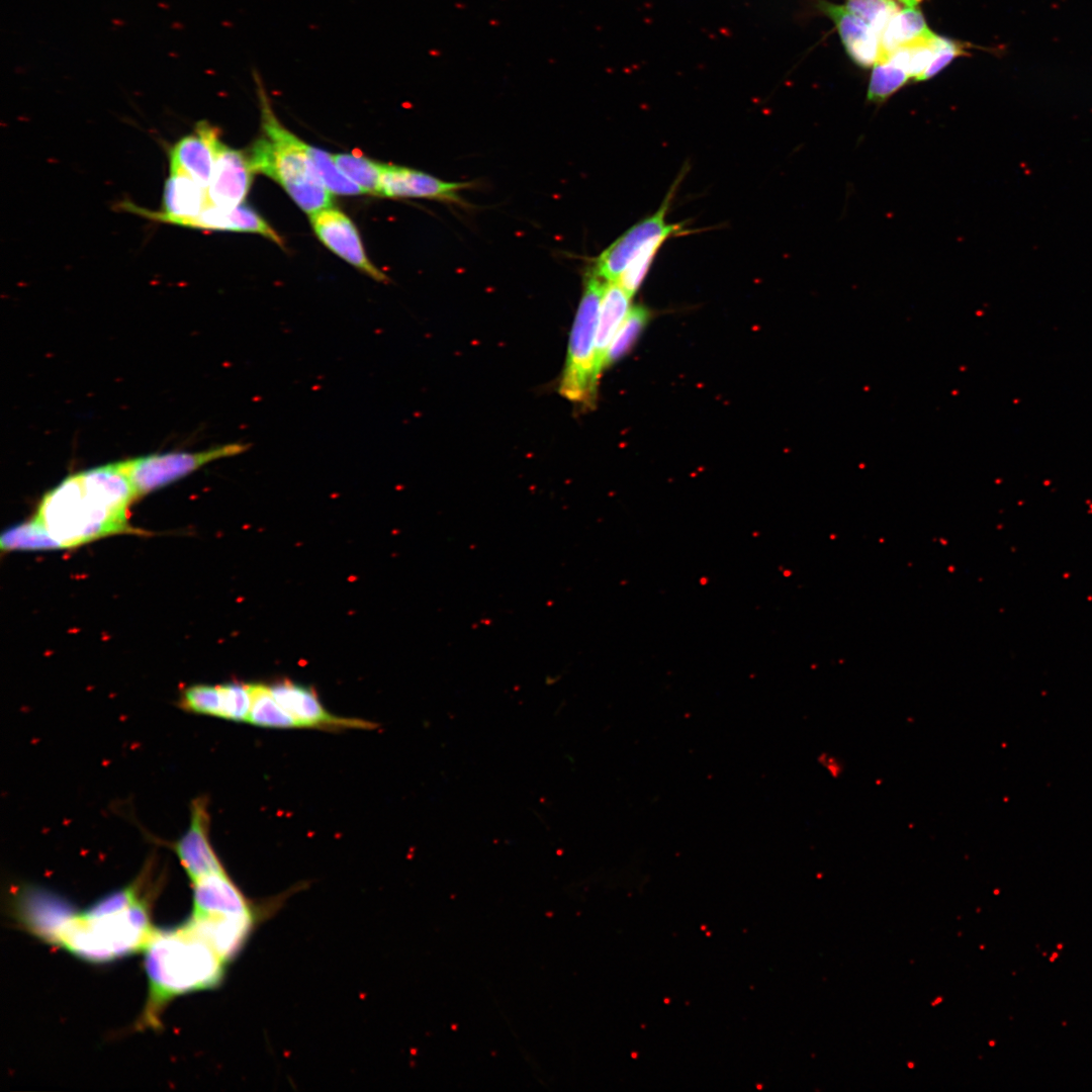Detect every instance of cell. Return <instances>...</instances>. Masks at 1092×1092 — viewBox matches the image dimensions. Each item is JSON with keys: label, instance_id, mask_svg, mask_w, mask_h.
<instances>
[{"label": "cell", "instance_id": "cell-5", "mask_svg": "<svg viewBox=\"0 0 1092 1092\" xmlns=\"http://www.w3.org/2000/svg\"><path fill=\"white\" fill-rule=\"evenodd\" d=\"M606 284L590 270L573 323L560 384V393L572 401L588 403L595 397L599 379L595 370V347Z\"/></svg>", "mask_w": 1092, "mask_h": 1092}, {"label": "cell", "instance_id": "cell-16", "mask_svg": "<svg viewBox=\"0 0 1092 1092\" xmlns=\"http://www.w3.org/2000/svg\"><path fill=\"white\" fill-rule=\"evenodd\" d=\"M467 184L447 182L421 171L382 164L381 196L456 200Z\"/></svg>", "mask_w": 1092, "mask_h": 1092}, {"label": "cell", "instance_id": "cell-24", "mask_svg": "<svg viewBox=\"0 0 1092 1092\" xmlns=\"http://www.w3.org/2000/svg\"><path fill=\"white\" fill-rule=\"evenodd\" d=\"M306 151L321 180L331 193L341 195L365 194L359 185L353 182L338 168L332 155L317 148L310 147L307 144Z\"/></svg>", "mask_w": 1092, "mask_h": 1092}, {"label": "cell", "instance_id": "cell-1", "mask_svg": "<svg viewBox=\"0 0 1092 1092\" xmlns=\"http://www.w3.org/2000/svg\"><path fill=\"white\" fill-rule=\"evenodd\" d=\"M119 462L71 474L41 498L34 517L64 549L110 535L139 533L128 523L136 500Z\"/></svg>", "mask_w": 1092, "mask_h": 1092}, {"label": "cell", "instance_id": "cell-23", "mask_svg": "<svg viewBox=\"0 0 1092 1092\" xmlns=\"http://www.w3.org/2000/svg\"><path fill=\"white\" fill-rule=\"evenodd\" d=\"M332 158L338 168L365 193L381 196L382 164L353 154H336Z\"/></svg>", "mask_w": 1092, "mask_h": 1092}, {"label": "cell", "instance_id": "cell-18", "mask_svg": "<svg viewBox=\"0 0 1092 1092\" xmlns=\"http://www.w3.org/2000/svg\"><path fill=\"white\" fill-rule=\"evenodd\" d=\"M184 226L200 230L255 233L273 241L280 247L284 246L279 235L254 209L244 203L232 208L209 204L198 216L187 221Z\"/></svg>", "mask_w": 1092, "mask_h": 1092}, {"label": "cell", "instance_id": "cell-27", "mask_svg": "<svg viewBox=\"0 0 1092 1092\" xmlns=\"http://www.w3.org/2000/svg\"><path fill=\"white\" fill-rule=\"evenodd\" d=\"M648 317V310L643 306H635L630 309L606 353L604 368L617 361L630 350L644 329Z\"/></svg>", "mask_w": 1092, "mask_h": 1092}, {"label": "cell", "instance_id": "cell-31", "mask_svg": "<svg viewBox=\"0 0 1092 1092\" xmlns=\"http://www.w3.org/2000/svg\"><path fill=\"white\" fill-rule=\"evenodd\" d=\"M905 7H916L922 0H899Z\"/></svg>", "mask_w": 1092, "mask_h": 1092}, {"label": "cell", "instance_id": "cell-22", "mask_svg": "<svg viewBox=\"0 0 1092 1092\" xmlns=\"http://www.w3.org/2000/svg\"><path fill=\"white\" fill-rule=\"evenodd\" d=\"M252 704L249 723L264 728H299L293 717L274 698L270 686L250 684Z\"/></svg>", "mask_w": 1092, "mask_h": 1092}, {"label": "cell", "instance_id": "cell-17", "mask_svg": "<svg viewBox=\"0 0 1092 1092\" xmlns=\"http://www.w3.org/2000/svg\"><path fill=\"white\" fill-rule=\"evenodd\" d=\"M192 884L194 914L237 915L257 909L226 872L206 875Z\"/></svg>", "mask_w": 1092, "mask_h": 1092}, {"label": "cell", "instance_id": "cell-21", "mask_svg": "<svg viewBox=\"0 0 1092 1092\" xmlns=\"http://www.w3.org/2000/svg\"><path fill=\"white\" fill-rule=\"evenodd\" d=\"M2 551L60 550L63 546L35 518L7 528L0 537Z\"/></svg>", "mask_w": 1092, "mask_h": 1092}, {"label": "cell", "instance_id": "cell-7", "mask_svg": "<svg viewBox=\"0 0 1092 1092\" xmlns=\"http://www.w3.org/2000/svg\"><path fill=\"white\" fill-rule=\"evenodd\" d=\"M678 181L674 182L653 214L632 225L597 258L592 269L596 275L606 282L617 281L650 240L663 234L681 236L689 233L680 223H667L665 220Z\"/></svg>", "mask_w": 1092, "mask_h": 1092}, {"label": "cell", "instance_id": "cell-26", "mask_svg": "<svg viewBox=\"0 0 1092 1092\" xmlns=\"http://www.w3.org/2000/svg\"><path fill=\"white\" fill-rule=\"evenodd\" d=\"M672 237L676 236L673 234H663L650 240L634 257L626 270L617 280L619 284L631 296L638 290V288L643 283L660 248L668 239Z\"/></svg>", "mask_w": 1092, "mask_h": 1092}, {"label": "cell", "instance_id": "cell-10", "mask_svg": "<svg viewBox=\"0 0 1092 1092\" xmlns=\"http://www.w3.org/2000/svg\"><path fill=\"white\" fill-rule=\"evenodd\" d=\"M271 692L281 707L289 713L299 728L371 729L374 724L354 718L339 717L329 712L320 701L315 692L291 680H281L270 686Z\"/></svg>", "mask_w": 1092, "mask_h": 1092}, {"label": "cell", "instance_id": "cell-2", "mask_svg": "<svg viewBox=\"0 0 1092 1092\" xmlns=\"http://www.w3.org/2000/svg\"><path fill=\"white\" fill-rule=\"evenodd\" d=\"M140 885L113 892L82 913L68 905L49 941L92 962L145 948L154 930Z\"/></svg>", "mask_w": 1092, "mask_h": 1092}, {"label": "cell", "instance_id": "cell-4", "mask_svg": "<svg viewBox=\"0 0 1092 1092\" xmlns=\"http://www.w3.org/2000/svg\"><path fill=\"white\" fill-rule=\"evenodd\" d=\"M263 134L248 152L253 172L277 182L308 215L332 207V193L321 180L306 144L284 127L274 113L261 76L253 73Z\"/></svg>", "mask_w": 1092, "mask_h": 1092}, {"label": "cell", "instance_id": "cell-6", "mask_svg": "<svg viewBox=\"0 0 1092 1092\" xmlns=\"http://www.w3.org/2000/svg\"><path fill=\"white\" fill-rule=\"evenodd\" d=\"M250 449L249 443H228L196 452L154 453L118 461L128 477L136 498L189 475L217 459L237 456Z\"/></svg>", "mask_w": 1092, "mask_h": 1092}, {"label": "cell", "instance_id": "cell-15", "mask_svg": "<svg viewBox=\"0 0 1092 1092\" xmlns=\"http://www.w3.org/2000/svg\"><path fill=\"white\" fill-rule=\"evenodd\" d=\"M815 7L835 24L847 55L856 65H875L881 55V39L869 24L844 5L817 0Z\"/></svg>", "mask_w": 1092, "mask_h": 1092}, {"label": "cell", "instance_id": "cell-29", "mask_svg": "<svg viewBox=\"0 0 1092 1092\" xmlns=\"http://www.w3.org/2000/svg\"><path fill=\"white\" fill-rule=\"evenodd\" d=\"M221 692V718L247 722L251 710L250 684L228 682L219 685Z\"/></svg>", "mask_w": 1092, "mask_h": 1092}, {"label": "cell", "instance_id": "cell-13", "mask_svg": "<svg viewBox=\"0 0 1092 1092\" xmlns=\"http://www.w3.org/2000/svg\"><path fill=\"white\" fill-rule=\"evenodd\" d=\"M218 128L206 120L198 121L192 133L177 141L170 149V173L185 174L207 189L220 140Z\"/></svg>", "mask_w": 1092, "mask_h": 1092}, {"label": "cell", "instance_id": "cell-8", "mask_svg": "<svg viewBox=\"0 0 1092 1092\" xmlns=\"http://www.w3.org/2000/svg\"><path fill=\"white\" fill-rule=\"evenodd\" d=\"M173 850L191 882L206 875L225 872L210 842V814L205 797L192 801L189 825L173 843Z\"/></svg>", "mask_w": 1092, "mask_h": 1092}, {"label": "cell", "instance_id": "cell-11", "mask_svg": "<svg viewBox=\"0 0 1092 1092\" xmlns=\"http://www.w3.org/2000/svg\"><path fill=\"white\" fill-rule=\"evenodd\" d=\"M253 173L248 155L219 140L207 187L210 204L223 208L241 204L250 190Z\"/></svg>", "mask_w": 1092, "mask_h": 1092}, {"label": "cell", "instance_id": "cell-12", "mask_svg": "<svg viewBox=\"0 0 1092 1092\" xmlns=\"http://www.w3.org/2000/svg\"><path fill=\"white\" fill-rule=\"evenodd\" d=\"M209 204L206 188L185 174L170 173L163 191V211L153 212L130 202L123 203V208L154 220L184 226Z\"/></svg>", "mask_w": 1092, "mask_h": 1092}, {"label": "cell", "instance_id": "cell-28", "mask_svg": "<svg viewBox=\"0 0 1092 1092\" xmlns=\"http://www.w3.org/2000/svg\"><path fill=\"white\" fill-rule=\"evenodd\" d=\"M844 6L869 24L880 39L889 20L899 10L893 0H845Z\"/></svg>", "mask_w": 1092, "mask_h": 1092}, {"label": "cell", "instance_id": "cell-30", "mask_svg": "<svg viewBox=\"0 0 1092 1092\" xmlns=\"http://www.w3.org/2000/svg\"><path fill=\"white\" fill-rule=\"evenodd\" d=\"M965 48L962 42L952 40L946 37H941L940 43L931 60L929 66L919 79V81L928 80L946 66H948L956 58L966 55Z\"/></svg>", "mask_w": 1092, "mask_h": 1092}, {"label": "cell", "instance_id": "cell-25", "mask_svg": "<svg viewBox=\"0 0 1092 1092\" xmlns=\"http://www.w3.org/2000/svg\"><path fill=\"white\" fill-rule=\"evenodd\" d=\"M909 79V75L901 67L889 59H881L873 66L867 97L872 102H883Z\"/></svg>", "mask_w": 1092, "mask_h": 1092}, {"label": "cell", "instance_id": "cell-19", "mask_svg": "<svg viewBox=\"0 0 1092 1092\" xmlns=\"http://www.w3.org/2000/svg\"><path fill=\"white\" fill-rule=\"evenodd\" d=\"M631 297L618 281L607 282L601 302L595 347V370L598 378L604 369L606 353L631 309Z\"/></svg>", "mask_w": 1092, "mask_h": 1092}, {"label": "cell", "instance_id": "cell-9", "mask_svg": "<svg viewBox=\"0 0 1092 1092\" xmlns=\"http://www.w3.org/2000/svg\"><path fill=\"white\" fill-rule=\"evenodd\" d=\"M308 216L315 235L332 252L372 279L389 281L368 259L355 224L344 212L329 207Z\"/></svg>", "mask_w": 1092, "mask_h": 1092}, {"label": "cell", "instance_id": "cell-3", "mask_svg": "<svg viewBox=\"0 0 1092 1092\" xmlns=\"http://www.w3.org/2000/svg\"><path fill=\"white\" fill-rule=\"evenodd\" d=\"M145 949L150 982L147 1021L154 1023L171 997L216 987L223 978L226 963L188 923L154 931Z\"/></svg>", "mask_w": 1092, "mask_h": 1092}, {"label": "cell", "instance_id": "cell-14", "mask_svg": "<svg viewBox=\"0 0 1092 1092\" xmlns=\"http://www.w3.org/2000/svg\"><path fill=\"white\" fill-rule=\"evenodd\" d=\"M259 911L237 915H203L192 913L188 925L229 963L248 942L258 921Z\"/></svg>", "mask_w": 1092, "mask_h": 1092}, {"label": "cell", "instance_id": "cell-20", "mask_svg": "<svg viewBox=\"0 0 1092 1092\" xmlns=\"http://www.w3.org/2000/svg\"><path fill=\"white\" fill-rule=\"evenodd\" d=\"M934 34L918 6L899 9L881 35L879 60L899 48L928 39Z\"/></svg>", "mask_w": 1092, "mask_h": 1092}]
</instances>
